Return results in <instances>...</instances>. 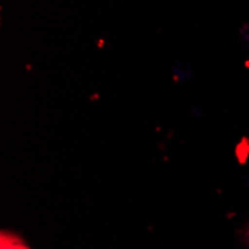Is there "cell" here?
Listing matches in <instances>:
<instances>
[{"label":"cell","instance_id":"6da1fadb","mask_svg":"<svg viewBox=\"0 0 249 249\" xmlns=\"http://www.w3.org/2000/svg\"><path fill=\"white\" fill-rule=\"evenodd\" d=\"M0 249H30V248L17 234L2 231V234H0Z\"/></svg>","mask_w":249,"mask_h":249},{"label":"cell","instance_id":"7a4b0ae2","mask_svg":"<svg viewBox=\"0 0 249 249\" xmlns=\"http://www.w3.org/2000/svg\"><path fill=\"white\" fill-rule=\"evenodd\" d=\"M243 240H245L246 246L249 248V224L246 225V229H245V231H243Z\"/></svg>","mask_w":249,"mask_h":249}]
</instances>
